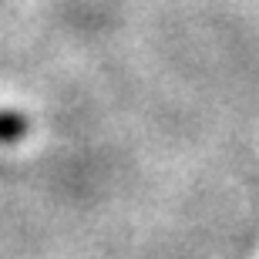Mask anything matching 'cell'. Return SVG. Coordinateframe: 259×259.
<instances>
[{"instance_id":"obj_1","label":"cell","mask_w":259,"mask_h":259,"mask_svg":"<svg viewBox=\"0 0 259 259\" xmlns=\"http://www.w3.org/2000/svg\"><path fill=\"white\" fill-rule=\"evenodd\" d=\"M27 118L20 111H0V142H17L27 135Z\"/></svg>"}]
</instances>
